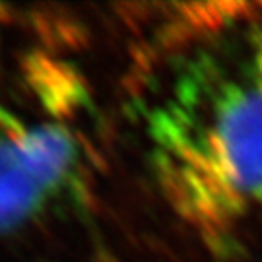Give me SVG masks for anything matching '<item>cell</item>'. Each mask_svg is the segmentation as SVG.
I'll return each mask as SVG.
<instances>
[{"label": "cell", "instance_id": "obj_1", "mask_svg": "<svg viewBox=\"0 0 262 262\" xmlns=\"http://www.w3.org/2000/svg\"><path fill=\"white\" fill-rule=\"evenodd\" d=\"M148 161L181 222L222 243L262 212V28L179 60L144 109Z\"/></svg>", "mask_w": 262, "mask_h": 262}, {"label": "cell", "instance_id": "obj_3", "mask_svg": "<svg viewBox=\"0 0 262 262\" xmlns=\"http://www.w3.org/2000/svg\"><path fill=\"white\" fill-rule=\"evenodd\" d=\"M6 8L0 6V43H2V31H4V24H6Z\"/></svg>", "mask_w": 262, "mask_h": 262}, {"label": "cell", "instance_id": "obj_2", "mask_svg": "<svg viewBox=\"0 0 262 262\" xmlns=\"http://www.w3.org/2000/svg\"><path fill=\"white\" fill-rule=\"evenodd\" d=\"M80 179L82 144L68 124L0 103V233L47 214Z\"/></svg>", "mask_w": 262, "mask_h": 262}]
</instances>
